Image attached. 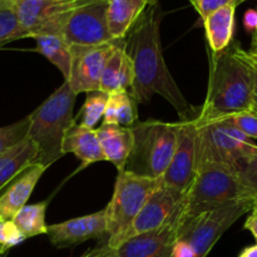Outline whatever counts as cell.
Returning <instances> with one entry per match:
<instances>
[{"label": "cell", "instance_id": "6da1fadb", "mask_svg": "<svg viewBox=\"0 0 257 257\" xmlns=\"http://www.w3.org/2000/svg\"><path fill=\"white\" fill-rule=\"evenodd\" d=\"M162 18L160 0H153L124 38V49L132 60L135 74L130 93L136 102L143 104L160 94L175 108L180 120L195 119L198 108L186 99L163 58L160 34Z\"/></svg>", "mask_w": 257, "mask_h": 257}, {"label": "cell", "instance_id": "7a4b0ae2", "mask_svg": "<svg viewBox=\"0 0 257 257\" xmlns=\"http://www.w3.org/2000/svg\"><path fill=\"white\" fill-rule=\"evenodd\" d=\"M240 48V43L232 42L222 53H210L207 93L195 118L197 124L250 112L252 80Z\"/></svg>", "mask_w": 257, "mask_h": 257}, {"label": "cell", "instance_id": "3957f363", "mask_svg": "<svg viewBox=\"0 0 257 257\" xmlns=\"http://www.w3.org/2000/svg\"><path fill=\"white\" fill-rule=\"evenodd\" d=\"M77 95L64 82L28 115V138L38 148L35 163L49 168L64 156L63 140L75 122L73 112Z\"/></svg>", "mask_w": 257, "mask_h": 257}, {"label": "cell", "instance_id": "277c9868", "mask_svg": "<svg viewBox=\"0 0 257 257\" xmlns=\"http://www.w3.org/2000/svg\"><path fill=\"white\" fill-rule=\"evenodd\" d=\"M253 206L255 200H241L187 217H177L171 257H206L221 236Z\"/></svg>", "mask_w": 257, "mask_h": 257}, {"label": "cell", "instance_id": "5b68a950", "mask_svg": "<svg viewBox=\"0 0 257 257\" xmlns=\"http://www.w3.org/2000/svg\"><path fill=\"white\" fill-rule=\"evenodd\" d=\"M178 127V122L138 120L132 125L135 145L124 170L141 177L161 180L172 160Z\"/></svg>", "mask_w": 257, "mask_h": 257}, {"label": "cell", "instance_id": "8992f818", "mask_svg": "<svg viewBox=\"0 0 257 257\" xmlns=\"http://www.w3.org/2000/svg\"><path fill=\"white\" fill-rule=\"evenodd\" d=\"M241 200H252L238 181L235 171L216 163L200 166L183 195L177 217H187Z\"/></svg>", "mask_w": 257, "mask_h": 257}, {"label": "cell", "instance_id": "52a82bcc", "mask_svg": "<svg viewBox=\"0 0 257 257\" xmlns=\"http://www.w3.org/2000/svg\"><path fill=\"white\" fill-rule=\"evenodd\" d=\"M197 127L198 167L216 163L236 171L243 160L257 153L256 143L228 120H216Z\"/></svg>", "mask_w": 257, "mask_h": 257}, {"label": "cell", "instance_id": "ba28073f", "mask_svg": "<svg viewBox=\"0 0 257 257\" xmlns=\"http://www.w3.org/2000/svg\"><path fill=\"white\" fill-rule=\"evenodd\" d=\"M160 180L141 177L130 171L117 175L112 198L105 210L107 240L124 231L140 213Z\"/></svg>", "mask_w": 257, "mask_h": 257}, {"label": "cell", "instance_id": "9c48e42d", "mask_svg": "<svg viewBox=\"0 0 257 257\" xmlns=\"http://www.w3.org/2000/svg\"><path fill=\"white\" fill-rule=\"evenodd\" d=\"M182 200L183 195L166 187L160 182L132 223L117 236L108 238L105 245L110 250H114L135 236L163 227L178 215Z\"/></svg>", "mask_w": 257, "mask_h": 257}, {"label": "cell", "instance_id": "30bf717a", "mask_svg": "<svg viewBox=\"0 0 257 257\" xmlns=\"http://www.w3.org/2000/svg\"><path fill=\"white\" fill-rule=\"evenodd\" d=\"M88 0H12L20 25L28 38L60 35L70 13Z\"/></svg>", "mask_w": 257, "mask_h": 257}, {"label": "cell", "instance_id": "8fae6325", "mask_svg": "<svg viewBox=\"0 0 257 257\" xmlns=\"http://www.w3.org/2000/svg\"><path fill=\"white\" fill-rule=\"evenodd\" d=\"M108 0H88L68 17L62 37L70 47H93L112 42L107 27Z\"/></svg>", "mask_w": 257, "mask_h": 257}, {"label": "cell", "instance_id": "7c38bea8", "mask_svg": "<svg viewBox=\"0 0 257 257\" xmlns=\"http://www.w3.org/2000/svg\"><path fill=\"white\" fill-rule=\"evenodd\" d=\"M178 123L180 127L175 152L160 182L185 195L198 168V127L195 119L178 120Z\"/></svg>", "mask_w": 257, "mask_h": 257}, {"label": "cell", "instance_id": "4fadbf2b", "mask_svg": "<svg viewBox=\"0 0 257 257\" xmlns=\"http://www.w3.org/2000/svg\"><path fill=\"white\" fill-rule=\"evenodd\" d=\"M117 40L93 47H70L72 65L68 80L75 94L99 90L100 77Z\"/></svg>", "mask_w": 257, "mask_h": 257}, {"label": "cell", "instance_id": "5bb4252c", "mask_svg": "<svg viewBox=\"0 0 257 257\" xmlns=\"http://www.w3.org/2000/svg\"><path fill=\"white\" fill-rule=\"evenodd\" d=\"M50 243L57 248L73 247L93 238L107 237L105 210L47 226Z\"/></svg>", "mask_w": 257, "mask_h": 257}, {"label": "cell", "instance_id": "9a60e30c", "mask_svg": "<svg viewBox=\"0 0 257 257\" xmlns=\"http://www.w3.org/2000/svg\"><path fill=\"white\" fill-rule=\"evenodd\" d=\"M177 216L158 230L130 238L110 250L108 257H171L177 231Z\"/></svg>", "mask_w": 257, "mask_h": 257}, {"label": "cell", "instance_id": "2e32d148", "mask_svg": "<svg viewBox=\"0 0 257 257\" xmlns=\"http://www.w3.org/2000/svg\"><path fill=\"white\" fill-rule=\"evenodd\" d=\"M47 170L39 163H33L7 186L0 195V221L13 220L15 213L28 205L35 186Z\"/></svg>", "mask_w": 257, "mask_h": 257}, {"label": "cell", "instance_id": "e0dca14e", "mask_svg": "<svg viewBox=\"0 0 257 257\" xmlns=\"http://www.w3.org/2000/svg\"><path fill=\"white\" fill-rule=\"evenodd\" d=\"M124 39L117 40L100 77L99 90L105 94L130 92L133 85V64L125 53Z\"/></svg>", "mask_w": 257, "mask_h": 257}, {"label": "cell", "instance_id": "ac0fdd59", "mask_svg": "<svg viewBox=\"0 0 257 257\" xmlns=\"http://www.w3.org/2000/svg\"><path fill=\"white\" fill-rule=\"evenodd\" d=\"M98 140L105 161L113 163L118 172L124 171L135 145L132 127L117 124H102L97 128Z\"/></svg>", "mask_w": 257, "mask_h": 257}, {"label": "cell", "instance_id": "d6986e66", "mask_svg": "<svg viewBox=\"0 0 257 257\" xmlns=\"http://www.w3.org/2000/svg\"><path fill=\"white\" fill-rule=\"evenodd\" d=\"M62 150L64 155L73 153L82 162L79 170L92 163L105 161L97 131L82 127L75 122L65 133Z\"/></svg>", "mask_w": 257, "mask_h": 257}, {"label": "cell", "instance_id": "ffe728a7", "mask_svg": "<svg viewBox=\"0 0 257 257\" xmlns=\"http://www.w3.org/2000/svg\"><path fill=\"white\" fill-rule=\"evenodd\" d=\"M153 0H108L107 27L113 40L124 39Z\"/></svg>", "mask_w": 257, "mask_h": 257}, {"label": "cell", "instance_id": "44dd1931", "mask_svg": "<svg viewBox=\"0 0 257 257\" xmlns=\"http://www.w3.org/2000/svg\"><path fill=\"white\" fill-rule=\"evenodd\" d=\"M236 8L233 5L223 7L203 20L210 53H222L233 42Z\"/></svg>", "mask_w": 257, "mask_h": 257}, {"label": "cell", "instance_id": "7402d4cb", "mask_svg": "<svg viewBox=\"0 0 257 257\" xmlns=\"http://www.w3.org/2000/svg\"><path fill=\"white\" fill-rule=\"evenodd\" d=\"M37 156V146L28 137L3 152L0 155V191L7 187L25 168L35 163Z\"/></svg>", "mask_w": 257, "mask_h": 257}, {"label": "cell", "instance_id": "603a6c76", "mask_svg": "<svg viewBox=\"0 0 257 257\" xmlns=\"http://www.w3.org/2000/svg\"><path fill=\"white\" fill-rule=\"evenodd\" d=\"M35 40V52L44 55L52 64L59 69L64 77V82L68 80L72 65V52L70 45L60 35L42 34L33 37Z\"/></svg>", "mask_w": 257, "mask_h": 257}, {"label": "cell", "instance_id": "cb8c5ba5", "mask_svg": "<svg viewBox=\"0 0 257 257\" xmlns=\"http://www.w3.org/2000/svg\"><path fill=\"white\" fill-rule=\"evenodd\" d=\"M102 124L132 127L138 122L137 102L130 92H115L108 95Z\"/></svg>", "mask_w": 257, "mask_h": 257}, {"label": "cell", "instance_id": "d4e9b609", "mask_svg": "<svg viewBox=\"0 0 257 257\" xmlns=\"http://www.w3.org/2000/svg\"><path fill=\"white\" fill-rule=\"evenodd\" d=\"M48 203L49 201L44 200L33 205H25L15 213L12 221L25 238L47 233L45 215H47Z\"/></svg>", "mask_w": 257, "mask_h": 257}, {"label": "cell", "instance_id": "484cf974", "mask_svg": "<svg viewBox=\"0 0 257 257\" xmlns=\"http://www.w3.org/2000/svg\"><path fill=\"white\" fill-rule=\"evenodd\" d=\"M108 94L94 90V92L87 93L84 104L80 108L79 113L74 118L75 123L85 128H92L95 130V125L98 124L104 114L105 104H107Z\"/></svg>", "mask_w": 257, "mask_h": 257}, {"label": "cell", "instance_id": "4316f807", "mask_svg": "<svg viewBox=\"0 0 257 257\" xmlns=\"http://www.w3.org/2000/svg\"><path fill=\"white\" fill-rule=\"evenodd\" d=\"M23 38L28 35L18 20L12 0L0 3V48Z\"/></svg>", "mask_w": 257, "mask_h": 257}, {"label": "cell", "instance_id": "83f0119b", "mask_svg": "<svg viewBox=\"0 0 257 257\" xmlns=\"http://www.w3.org/2000/svg\"><path fill=\"white\" fill-rule=\"evenodd\" d=\"M235 173L248 197L257 200V153L243 160Z\"/></svg>", "mask_w": 257, "mask_h": 257}, {"label": "cell", "instance_id": "f1b7e54d", "mask_svg": "<svg viewBox=\"0 0 257 257\" xmlns=\"http://www.w3.org/2000/svg\"><path fill=\"white\" fill-rule=\"evenodd\" d=\"M28 131H29L28 117L9 125L0 127V155L13 146L24 141L28 137Z\"/></svg>", "mask_w": 257, "mask_h": 257}, {"label": "cell", "instance_id": "f546056e", "mask_svg": "<svg viewBox=\"0 0 257 257\" xmlns=\"http://www.w3.org/2000/svg\"><path fill=\"white\" fill-rule=\"evenodd\" d=\"M27 238L12 220L0 221V256H4L10 248L20 245Z\"/></svg>", "mask_w": 257, "mask_h": 257}, {"label": "cell", "instance_id": "4dcf8cb0", "mask_svg": "<svg viewBox=\"0 0 257 257\" xmlns=\"http://www.w3.org/2000/svg\"><path fill=\"white\" fill-rule=\"evenodd\" d=\"M226 120L235 125L238 131L251 140H257V115L251 112L240 113L233 117L226 118Z\"/></svg>", "mask_w": 257, "mask_h": 257}, {"label": "cell", "instance_id": "1f68e13d", "mask_svg": "<svg viewBox=\"0 0 257 257\" xmlns=\"http://www.w3.org/2000/svg\"><path fill=\"white\" fill-rule=\"evenodd\" d=\"M190 2L202 20H205L208 15L221 8L228 7V5L237 7L242 3L241 0H190Z\"/></svg>", "mask_w": 257, "mask_h": 257}, {"label": "cell", "instance_id": "d6a6232c", "mask_svg": "<svg viewBox=\"0 0 257 257\" xmlns=\"http://www.w3.org/2000/svg\"><path fill=\"white\" fill-rule=\"evenodd\" d=\"M240 54L241 57L245 59V62L247 63L248 69L251 73V80H252V92H251V109L250 112L257 115V65L252 60L248 58L246 50H243L242 48H240Z\"/></svg>", "mask_w": 257, "mask_h": 257}, {"label": "cell", "instance_id": "836d02e7", "mask_svg": "<svg viewBox=\"0 0 257 257\" xmlns=\"http://www.w3.org/2000/svg\"><path fill=\"white\" fill-rule=\"evenodd\" d=\"M243 25L248 33L252 34L257 29V9H248L243 17Z\"/></svg>", "mask_w": 257, "mask_h": 257}, {"label": "cell", "instance_id": "e575fe53", "mask_svg": "<svg viewBox=\"0 0 257 257\" xmlns=\"http://www.w3.org/2000/svg\"><path fill=\"white\" fill-rule=\"evenodd\" d=\"M243 227L252 233V236L255 237L257 243V207H255V206H253L252 210L250 211V215H248Z\"/></svg>", "mask_w": 257, "mask_h": 257}, {"label": "cell", "instance_id": "d590c367", "mask_svg": "<svg viewBox=\"0 0 257 257\" xmlns=\"http://www.w3.org/2000/svg\"><path fill=\"white\" fill-rule=\"evenodd\" d=\"M109 251L110 248L104 243V245L98 246V247L87 251V252H84L79 257H108L109 256Z\"/></svg>", "mask_w": 257, "mask_h": 257}, {"label": "cell", "instance_id": "8d00e7d4", "mask_svg": "<svg viewBox=\"0 0 257 257\" xmlns=\"http://www.w3.org/2000/svg\"><path fill=\"white\" fill-rule=\"evenodd\" d=\"M238 257H257V243L243 248Z\"/></svg>", "mask_w": 257, "mask_h": 257}, {"label": "cell", "instance_id": "74e56055", "mask_svg": "<svg viewBox=\"0 0 257 257\" xmlns=\"http://www.w3.org/2000/svg\"><path fill=\"white\" fill-rule=\"evenodd\" d=\"M246 53H247L248 58L257 65V50H246Z\"/></svg>", "mask_w": 257, "mask_h": 257}, {"label": "cell", "instance_id": "f35d334b", "mask_svg": "<svg viewBox=\"0 0 257 257\" xmlns=\"http://www.w3.org/2000/svg\"><path fill=\"white\" fill-rule=\"evenodd\" d=\"M251 50H257V29L252 33V44H251Z\"/></svg>", "mask_w": 257, "mask_h": 257}, {"label": "cell", "instance_id": "ab89813d", "mask_svg": "<svg viewBox=\"0 0 257 257\" xmlns=\"http://www.w3.org/2000/svg\"><path fill=\"white\" fill-rule=\"evenodd\" d=\"M255 207H257V200H255Z\"/></svg>", "mask_w": 257, "mask_h": 257}, {"label": "cell", "instance_id": "60d3db41", "mask_svg": "<svg viewBox=\"0 0 257 257\" xmlns=\"http://www.w3.org/2000/svg\"><path fill=\"white\" fill-rule=\"evenodd\" d=\"M69 2H77V0H69Z\"/></svg>", "mask_w": 257, "mask_h": 257}, {"label": "cell", "instance_id": "b9f144b4", "mask_svg": "<svg viewBox=\"0 0 257 257\" xmlns=\"http://www.w3.org/2000/svg\"><path fill=\"white\" fill-rule=\"evenodd\" d=\"M3 2H5V0H0V3H3Z\"/></svg>", "mask_w": 257, "mask_h": 257}, {"label": "cell", "instance_id": "7bdbcfd3", "mask_svg": "<svg viewBox=\"0 0 257 257\" xmlns=\"http://www.w3.org/2000/svg\"><path fill=\"white\" fill-rule=\"evenodd\" d=\"M241 2H246V0H241Z\"/></svg>", "mask_w": 257, "mask_h": 257}]
</instances>
